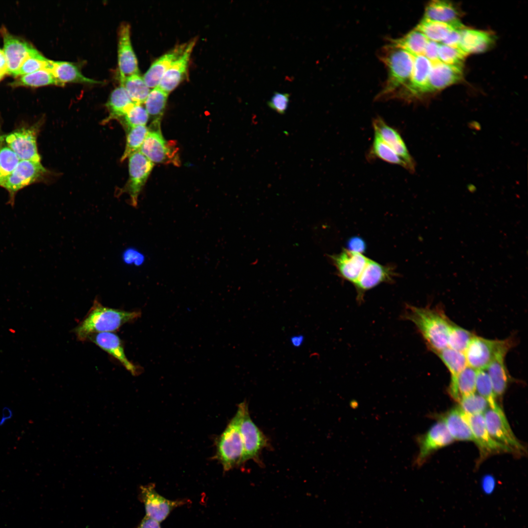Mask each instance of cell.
<instances>
[{
  "label": "cell",
  "instance_id": "ee69618b",
  "mask_svg": "<svg viewBox=\"0 0 528 528\" xmlns=\"http://www.w3.org/2000/svg\"><path fill=\"white\" fill-rule=\"evenodd\" d=\"M459 403L463 412L473 415L482 414L489 407L487 400L475 393L464 397Z\"/></svg>",
  "mask_w": 528,
  "mask_h": 528
},
{
  "label": "cell",
  "instance_id": "603a6c76",
  "mask_svg": "<svg viewBox=\"0 0 528 528\" xmlns=\"http://www.w3.org/2000/svg\"><path fill=\"white\" fill-rule=\"evenodd\" d=\"M432 64L426 93L444 88L462 78V68L448 65L440 61Z\"/></svg>",
  "mask_w": 528,
  "mask_h": 528
},
{
  "label": "cell",
  "instance_id": "4dcf8cb0",
  "mask_svg": "<svg viewBox=\"0 0 528 528\" xmlns=\"http://www.w3.org/2000/svg\"><path fill=\"white\" fill-rule=\"evenodd\" d=\"M134 103L125 88L121 85L110 94L106 104L109 115L104 122H107L112 119L120 120Z\"/></svg>",
  "mask_w": 528,
  "mask_h": 528
},
{
  "label": "cell",
  "instance_id": "277c9868",
  "mask_svg": "<svg viewBox=\"0 0 528 528\" xmlns=\"http://www.w3.org/2000/svg\"><path fill=\"white\" fill-rule=\"evenodd\" d=\"M414 57L399 47L392 44L387 46L381 59L387 67L388 79L378 98L386 97L400 86L407 85L412 72Z\"/></svg>",
  "mask_w": 528,
  "mask_h": 528
},
{
  "label": "cell",
  "instance_id": "cb8c5ba5",
  "mask_svg": "<svg viewBox=\"0 0 528 528\" xmlns=\"http://www.w3.org/2000/svg\"><path fill=\"white\" fill-rule=\"evenodd\" d=\"M187 44L184 43L177 45L153 63L143 77L150 88L158 87L164 73L182 54Z\"/></svg>",
  "mask_w": 528,
  "mask_h": 528
},
{
  "label": "cell",
  "instance_id": "30bf717a",
  "mask_svg": "<svg viewBox=\"0 0 528 528\" xmlns=\"http://www.w3.org/2000/svg\"><path fill=\"white\" fill-rule=\"evenodd\" d=\"M484 417L488 433L494 440L515 453L520 454L525 451L524 446L515 436L499 406L494 409L489 407L484 412Z\"/></svg>",
  "mask_w": 528,
  "mask_h": 528
},
{
  "label": "cell",
  "instance_id": "b9f144b4",
  "mask_svg": "<svg viewBox=\"0 0 528 528\" xmlns=\"http://www.w3.org/2000/svg\"><path fill=\"white\" fill-rule=\"evenodd\" d=\"M48 61L49 59L46 58L34 47L22 64L18 72L17 77L46 68Z\"/></svg>",
  "mask_w": 528,
  "mask_h": 528
},
{
  "label": "cell",
  "instance_id": "60d3db41",
  "mask_svg": "<svg viewBox=\"0 0 528 528\" xmlns=\"http://www.w3.org/2000/svg\"><path fill=\"white\" fill-rule=\"evenodd\" d=\"M476 390L487 400L489 408L494 409L499 406L496 401V397L491 382L485 370L477 371Z\"/></svg>",
  "mask_w": 528,
  "mask_h": 528
},
{
  "label": "cell",
  "instance_id": "4316f807",
  "mask_svg": "<svg viewBox=\"0 0 528 528\" xmlns=\"http://www.w3.org/2000/svg\"><path fill=\"white\" fill-rule=\"evenodd\" d=\"M441 418L454 440L474 442L471 430L464 418L463 411L459 407L453 408Z\"/></svg>",
  "mask_w": 528,
  "mask_h": 528
},
{
  "label": "cell",
  "instance_id": "db71d44e",
  "mask_svg": "<svg viewBox=\"0 0 528 528\" xmlns=\"http://www.w3.org/2000/svg\"><path fill=\"white\" fill-rule=\"evenodd\" d=\"M8 74L7 66L3 50L0 49V81Z\"/></svg>",
  "mask_w": 528,
  "mask_h": 528
},
{
  "label": "cell",
  "instance_id": "8992f818",
  "mask_svg": "<svg viewBox=\"0 0 528 528\" xmlns=\"http://www.w3.org/2000/svg\"><path fill=\"white\" fill-rule=\"evenodd\" d=\"M47 173L40 161L21 160L10 174L0 178V186L9 193L8 203L13 206L15 195L19 190L43 179Z\"/></svg>",
  "mask_w": 528,
  "mask_h": 528
},
{
  "label": "cell",
  "instance_id": "7bdbcfd3",
  "mask_svg": "<svg viewBox=\"0 0 528 528\" xmlns=\"http://www.w3.org/2000/svg\"><path fill=\"white\" fill-rule=\"evenodd\" d=\"M20 161L17 154L5 143L3 139L0 146V177H5L10 174Z\"/></svg>",
  "mask_w": 528,
  "mask_h": 528
},
{
  "label": "cell",
  "instance_id": "e575fe53",
  "mask_svg": "<svg viewBox=\"0 0 528 528\" xmlns=\"http://www.w3.org/2000/svg\"><path fill=\"white\" fill-rule=\"evenodd\" d=\"M428 41L421 32L415 29L401 38L392 40V44L416 56L423 55Z\"/></svg>",
  "mask_w": 528,
  "mask_h": 528
},
{
  "label": "cell",
  "instance_id": "9a60e30c",
  "mask_svg": "<svg viewBox=\"0 0 528 528\" xmlns=\"http://www.w3.org/2000/svg\"><path fill=\"white\" fill-rule=\"evenodd\" d=\"M328 257L335 267L336 274L353 285L359 278L369 260L362 253L345 248L339 253L328 255Z\"/></svg>",
  "mask_w": 528,
  "mask_h": 528
},
{
  "label": "cell",
  "instance_id": "74e56055",
  "mask_svg": "<svg viewBox=\"0 0 528 528\" xmlns=\"http://www.w3.org/2000/svg\"><path fill=\"white\" fill-rule=\"evenodd\" d=\"M436 354L448 370L451 376L457 375L467 366L463 352L447 347Z\"/></svg>",
  "mask_w": 528,
  "mask_h": 528
},
{
  "label": "cell",
  "instance_id": "7dc6e473",
  "mask_svg": "<svg viewBox=\"0 0 528 528\" xmlns=\"http://www.w3.org/2000/svg\"><path fill=\"white\" fill-rule=\"evenodd\" d=\"M289 97V93L275 92L267 102V105L278 113L284 114L288 108Z\"/></svg>",
  "mask_w": 528,
  "mask_h": 528
},
{
  "label": "cell",
  "instance_id": "8fae6325",
  "mask_svg": "<svg viewBox=\"0 0 528 528\" xmlns=\"http://www.w3.org/2000/svg\"><path fill=\"white\" fill-rule=\"evenodd\" d=\"M396 275L394 266L383 265L369 259L359 278L353 284L357 302L360 304L364 301L367 291L382 283H392Z\"/></svg>",
  "mask_w": 528,
  "mask_h": 528
},
{
  "label": "cell",
  "instance_id": "7402d4cb",
  "mask_svg": "<svg viewBox=\"0 0 528 528\" xmlns=\"http://www.w3.org/2000/svg\"><path fill=\"white\" fill-rule=\"evenodd\" d=\"M196 43L194 39L188 43L182 54L163 75L158 87L169 94L184 80L187 73L191 53Z\"/></svg>",
  "mask_w": 528,
  "mask_h": 528
},
{
  "label": "cell",
  "instance_id": "f907efd6",
  "mask_svg": "<svg viewBox=\"0 0 528 528\" xmlns=\"http://www.w3.org/2000/svg\"><path fill=\"white\" fill-rule=\"evenodd\" d=\"M347 249L360 253H363L366 250V245L364 240L359 237H353L350 238L347 244Z\"/></svg>",
  "mask_w": 528,
  "mask_h": 528
},
{
  "label": "cell",
  "instance_id": "e0dca14e",
  "mask_svg": "<svg viewBox=\"0 0 528 528\" xmlns=\"http://www.w3.org/2000/svg\"><path fill=\"white\" fill-rule=\"evenodd\" d=\"M0 32L3 40V53L7 66L8 74L17 77L22 64L35 47L23 39L12 35L4 27Z\"/></svg>",
  "mask_w": 528,
  "mask_h": 528
},
{
  "label": "cell",
  "instance_id": "ab89813d",
  "mask_svg": "<svg viewBox=\"0 0 528 528\" xmlns=\"http://www.w3.org/2000/svg\"><path fill=\"white\" fill-rule=\"evenodd\" d=\"M474 335L452 322L448 335L447 347L464 353Z\"/></svg>",
  "mask_w": 528,
  "mask_h": 528
},
{
  "label": "cell",
  "instance_id": "9f6ffc18",
  "mask_svg": "<svg viewBox=\"0 0 528 528\" xmlns=\"http://www.w3.org/2000/svg\"><path fill=\"white\" fill-rule=\"evenodd\" d=\"M3 139H4V138H3V134H2V133H1V132H0V146L1 144V143L2 142V141H3Z\"/></svg>",
  "mask_w": 528,
  "mask_h": 528
},
{
  "label": "cell",
  "instance_id": "bcb514c9",
  "mask_svg": "<svg viewBox=\"0 0 528 528\" xmlns=\"http://www.w3.org/2000/svg\"><path fill=\"white\" fill-rule=\"evenodd\" d=\"M149 115L142 104L134 103L122 118V124L128 129L136 126L146 125Z\"/></svg>",
  "mask_w": 528,
  "mask_h": 528
},
{
  "label": "cell",
  "instance_id": "ba28073f",
  "mask_svg": "<svg viewBox=\"0 0 528 528\" xmlns=\"http://www.w3.org/2000/svg\"><path fill=\"white\" fill-rule=\"evenodd\" d=\"M41 122L28 127H22L3 134L5 143L17 154L21 160L40 161L38 154L37 138L41 127Z\"/></svg>",
  "mask_w": 528,
  "mask_h": 528
},
{
  "label": "cell",
  "instance_id": "c3c4849f",
  "mask_svg": "<svg viewBox=\"0 0 528 528\" xmlns=\"http://www.w3.org/2000/svg\"><path fill=\"white\" fill-rule=\"evenodd\" d=\"M439 46V44L438 43L430 40L426 45L423 55L432 63L440 61L438 57Z\"/></svg>",
  "mask_w": 528,
  "mask_h": 528
},
{
  "label": "cell",
  "instance_id": "3957f363",
  "mask_svg": "<svg viewBox=\"0 0 528 528\" xmlns=\"http://www.w3.org/2000/svg\"><path fill=\"white\" fill-rule=\"evenodd\" d=\"M247 406L245 401L239 405L235 415L216 440V451L214 459L220 462L224 471L242 465L243 446L240 425Z\"/></svg>",
  "mask_w": 528,
  "mask_h": 528
},
{
  "label": "cell",
  "instance_id": "f6af8a7d",
  "mask_svg": "<svg viewBox=\"0 0 528 528\" xmlns=\"http://www.w3.org/2000/svg\"><path fill=\"white\" fill-rule=\"evenodd\" d=\"M465 55L459 48L439 44V60L445 64L462 68Z\"/></svg>",
  "mask_w": 528,
  "mask_h": 528
},
{
  "label": "cell",
  "instance_id": "836d02e7",
  "mask_svg": "<svg viewBox=\"0 0 528 528\" xmlns=\"http://www.w3.org/2000/svg\"><path fill=\"white\" fill-rule=\"evenodd\" d=\"M61 84L54 77L51 72L47 68H43L35 72L21 75L10 83L12 87H28L37 88L48 85Z\"/></svg>",
  "mask_w": 528,
  "mask_h": 528
},
{
  "label": "cell",
  "instance_id": "5b68a950",
  "mask_svg": "<svg viewBox=\"0 0 528 528\" xmlns=\"http://www.w3.org/2000/svg\"><path fill=\"white\" fill-rule=\"evenodd\" d=\"M514 345L511 338L490 340L474 335L464 352L467 366L476 371L485 370L499 355H506Z\"/></svg>",
  "mask_w": 528,
  "mask_h": 528
},
{
  "label": "cell",
  "instance_id": "f546056e",
  "mask_svg": "<svg viewBox=\"0 0 528 528\" xmlns=\"http://www.w3.org/2000/svg\"><path fill=\"white\" fill-rule=\"evenodd\" d=\"M506 355L495 358L486 368L496 397H501L506 392L510 376L505 363Z\"/></svg>",
  "mask_w": 528,
  "mask_h": 528
},
{
  "label": "cell",
  "instance_id": "d6a6232c",
  "mask_svg": "<svg viewBox=\"0 0 528 528\" xmlns=\"http://www.w3.org/2000/svg\"><path fill=\"white\" fill-rule=\"evenodd\" d=\"M463 28L462 23L452 25L423 19L415 29L421 32L429 40L437 43L441 42L453 29Z\"/></svg>",
  "mask_w": 528,
  "mask_h": 528
},
{
  "label": "cell",
  "instance_id": "816d5d0a",
  "mask_svg": "<svg viewBox=\"0 0 528 528\" xmlns=\"http://www.w3.org/2000/svg\"><path fill=\"white\" fill-rule=\"evenodd\" d=\"M137 528H161L159 522L145 516Z\"/></svg>",
  "mask_w": 528,
  "mask_h": 528
},
{
  "label": "cell",
  "instance_id": "83f0119b",
  "mask_svg": "<svg viewBox=\"0 0 528 528\" xmlns=\"http://www.w3.org/2000/svg\"><path fill=\"white\" fill-rule=\"evenodd\" d=\"M493 41V35L487 32L464 28L461 31L459 49L466 55L482 52L489 48Z\"/></svg>",
  "mask_w": 528,
  "mask_h": 528
},
{
  "label": "cell",
  "instance_id": "8d00e7d4",
  "mask_svg": "<svg viewBox=\"0 0 528 528\" xmlns=\"http://www.w3.org/2000/svg\"><path fill=\"white\" fill-rule=\"evenodd\" d=\"M121 82L134 103L144 104L151 90L139 73L125 77Z\"/></svg>",
  "mask_w": 528,
  "mask_h": 528
},
{
  "label": "cell",
  "instance_id": "2e32d148",
  "mask_svg": "<svg viewBox=\"0 0 528 528\" xmlns=\"http://www.w3.org/2000/svg\"><path fill=\"white\" fill-rule=\"evenodd\" d=\"M89 340L116 359L132 375L138 376L144 372L143 367L129 360L120 338L112 332L97 333L90 335Z\"/></svg>",
  "mask_w": 528,
  "mask_h": 528
},
{
  "label": "cell",
  "instance_id": "7a4b0ae2",
  "mask_svg": "<svg viewBox=\"0 0 528 528\" xmlns=\"http://www.w3.org/2000/svg\"><path fill=\"white\" fill-rule=\"evenodd\" d=\"M140 309L127 311L103 306L95 299L85 317L74 328V332L79 340H87L91 334L113 332L128 323L141 317Z\"/></svg>",
  "mask_w": 528,
  "mask_h": 528
},
{
  "label": "cell",
  "instance_id": "ac0fdd59",
  "mask_svg": "<svg viewBox=\"0 0 528 528\" xmlns=\"http://www.w3.org/2000/svg\"><path fill=\"white\" fill-rule=\"evenodd\" d=\"M372 126L374 134L378 136L401 157L407 164L409 172L414 173L416 165L415 161L399 132L380 117L373 119Z\"/></svg>",
  "mask_w": 528,
  "mask_h": 528
},
{
  "label": "cell",
  "instance_id": "52a82bcc",
  "mask_svg": "<svg viewBox=\"0 0 528 528\" xmlns=\"http://www.w3.org/2000/svg\"><path fill=\"white\" fill-rule=\"evenodd\" d=\"M160 125H151L139 151L153 163L179 165L178 148L173 141L163 137Z\"/></svg>",
  "mask_w": 528,
  "mask_h": 528
},
{
  "label": "cell",
  "instance_id": "6da1fadb",
  "mask_svg": "<svg viewBox=\"0 0 528 528\" xmlns=\"http://www.w3.org/2000/svg\"><path fill=\"white\" fill-rule=\"evenodd\" d=\"M401 318L411 321L427 347L435 353L447 347L450 321L441 310L406 304Z\"/></svg>",
  "mask_w": 528,
  "mask_h": 528
},
{
  "label": "cell",
  "instance_id": "7c38bea8",
  "mask_svg": "<svg viewBox=\"0 0 528 528\" xmlns=\"http://www.w3.org/2000/svg\"><path fill=\"white\" fill-rule=\"evenodd\" d=\"M129 178L124 188L130 198V204L137 205L138 198L154 166L139 151L129 157Z\"/></svg>",
  "mask_w": 528,
  "mask_h": 528
},
{
  "label": "cell",
  "instance_id": "d590c367",
  "mask_svg": "<svg viewBox=\"0 0 528 528\" xmlns=\"http://www.w3.org/2000/svg\"><path fill=\"white\" fill-rule=\"evenodd\" d=\"M169 94L158 87L151 90L144 103L145 109L149 117L152 119V124H160L167 104Z\"/></svg>",
  "mask_w": 528,
  "mask_h": 528
},
{
  "label": "cell",
  "instance_id": "44dd1931",
  "mask_svg": "<svg viewBox=\"0 0 528 528\" xmlns=\"http://www.w3.org/2000/svg\"><path fill=\"white\" fill-rule=\"evenodd\" d=\"M432 64L424 55L414 57L413 67L409 82L405 86L406 90L398 98L411 100L426 93L429 74Z\"/></svg>",
  "mask_w": 528,
  "mask_h": 528
},
{
  "label": "cell",
  "instance_id": "d4e9b609",
  "mask_svg": "<svg viewBox=\"0 0 528 528\" xmlns=\"http://www.w3.org/2000/svg\"><path fill=\"white\" fill-rule=\"evenodd\" d=\"M477 371L467 366L457 375L451 376L448 392L454 400L459 403L464 397L475 393Z\"/></svg>",
  "mask_w": 528,
  "mask_h": 528
},
{
  "label": "cell",
  "instance_id": "4fadbf2b",
  "mask_svg": "<svg viewBox=\"0 0 528 528\" xmlns=\"http://www.w3.org/2000/svg\"><path fill=\"white\" fill-rule=\"evenodd\" d=\"M140 498L144 505L146 516L159 523L165 520L174 508L189 502L167 499L156 491L153 484L140 487Z\"/></svg>",
  "mask_w": 528,
  "mask_h": 528
},
{
  "label": "cell",
  "instance_id": "d6986e66",
  "mask_svg": "<svg viewBox=\"0 0 528 528\" xmlns=\"http://www.w3.org/2000/svg\"><path fill=\"white\" fill-rule=\"evenodd\" d=\"M474 438V442L482 455L502 452L513 453L511 448L494 440L487 430L483 414L470 415L463 412Z\"/></svg>",
  "mask_w": 528,
  "mask_h": 528
},
{
  "label": "cell",
  "instance_id": "f35d334b",
  "mask_svg": "<svg viewBox=\"0 0 528 528\" xmlns=\"http://www.w3.org/2000/svg\"><path fill=\"white\" fill-rule=\"evenodd\" d=\"M127 131L126 146L121 156V161L139 151L148 134L149 129L146 125H140L129 128Z\"/></svg>",
  "mask_w": 528,
  "mask_h": 528
},
{
  "label": "cell",
  "instance_id": "484cf974",
  "mask_svg": "<svg viewBox=\"0 0 528 528\" xmlns=\"http://www.w3.org/2000/svg\"><path fill=\"white\" fill-rule=\"evenodd\" d=\"M46 68L51 72L61 86H64L66 83L85 84L101 83L85 76L78 67L72 63L49 60Z\"/></svg>",
  "mask_w": 528,
  "mask_h": 528
},
{
  "label": "cell",
  "instance_id": "1f68e13d",
  "mask_svg": "<svg viewBox=\"0 0 528 528\" xmlns=\"http://www.w3.org/2000/svg\"><path fill=\"white\" fill-rule=\"evenodd\" d=\"M368 158L369 160L378 159L391 164L402 167L409 172L406 163L390 147L376 135L374 134L373 140L369 150Z\"/></svg>",
  "mask_w": 528,
  "mask_h": 528
},
{
  "label": "cell",
  "instance_id": "f1b7e54d",
  "mask_svg": "<svg viewBox=\"0 0 528 528\" xmlns=\"http://www.w3.org/2000/svg\"><path fill=\"white\" fill-rule=\"evenodd\" d=\"M459 15L457 7L450 1L433 0L427 5L423 19L458 25L462 23L459 20Z\"/></svg>",
  "mask_w": 528,
  "mask_h": 528
},
{
  "label": "cell",
  "instance_id": "681fc988",
  "mask_svg": "<svg viewBox=\"0 0 528 528\" xmlns=\"http://www.w3.org/2000/svg\"><path fill=\"white\" fill-rule=\"evenodd\" d=\"M462 29H454L452 30L447 37L441 42L442 44L452 47L459 48L461 37V31Z\"/></svg>",
  "mask_w": 528,
  "mask_h": 528
},
{
  "label": "cell",
  "instance_id": "5bb4252c",
  "mask_svg": "<svg viewBox=\"0 0 528 528\" xmlns=\"http://www.w3.org/2000/svg\"><path fill=\"white\" fill-rule=\"evenodd\" d=\"M419 450L415 461V465H422L430 455L436 450L451 444L454 439L445 424L436 422L424 434L416 438Z\"/></svg>",
  "mask_w": 528,
  "mask_h": 528
},
{
  "label": "cell",
  "instance_id": "ffe728a7",
  "mask_svg": "<svg viewBox=\"0 0 528 528\" xmlns=\"http://www.w3.org/2000/svg\"><path fill=\"white\" fill-rule=\"evenodd\" d=\"M130 25L122 23L118 32V65L120 82L125 77L139 73L138 62L132 47Z\"/></svg>",
  "mask_w": 528,
  "mask_h": 528
},
{
  "label": "cell",
  "instance_id": "9c48e42d",
  "mask_svg": "<svg viewBox=\"0 0 528 528\" xmlns=\"http://www.w3.org/2000/svg\"><path fill=\"white\" fill-rule=\"evenodd\" d=\"M240 429L243 446L242 464L252 460L259 465H262L260 455L262 450L267 446L268 440L251 418L248 406L243 413Z\"/></svg>",
  "mask_w": 528,
  "mask_h": 528
},
{
  "label": "cell",
  "instance_id": "f5cc1de1",
  "mask_svg": "<svg viewBox=\"0 0 528 528\" xmlns=\"http://www.w3.org/2000/svg\"><path fill=\"white\" fill-rule=\"evenodd\" d=\"M495 486V481L493 478L490 476L485 477L482 482V487L485 493H491Z\"/></svg>",
  "mask_w": 528,
  "mask_h": 528
},
{
  "label": "cell",
  "instance_id": "11a10c76",
  "mask_svg": "<svg viewBox=\"0 0 528 528\" xmlns=\"http://www.w3.org/2000/svg\"><path fill=\"white\" fill-rule=\"evenodd\" d=\"M304 341V337L302 335H296L290 338L291 344L295 347H300Z\"/></svg>",
  "mask_w": 528,
  "mask_h": 528
}]
</instances>
